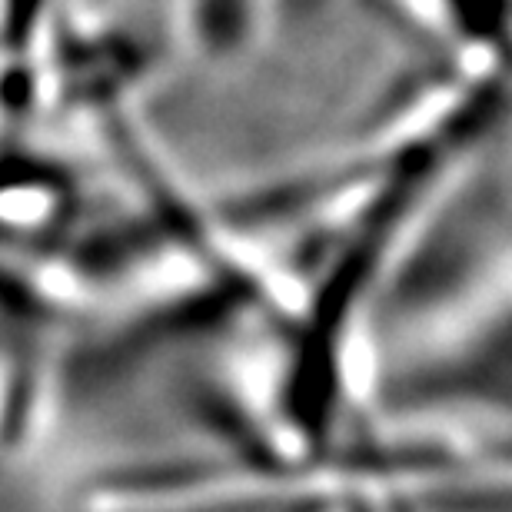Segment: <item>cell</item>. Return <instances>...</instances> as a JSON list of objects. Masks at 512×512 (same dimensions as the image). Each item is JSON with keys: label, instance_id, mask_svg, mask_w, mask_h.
I'll use <instances>...</instances> for the list:
<instances>
[{"label": "cell", "instance_id": "6da1fadb", "mask_svg": "<svg viewBox=\"0 0 512 512\" xmlns=\"http://www.w3.org/2000/svg\"><path fill=\"white\" fill-rule=\"evenodd\" d=\"M187 30L203 57L227 60L250 44L260 27L263 0H183Z\"/></svg>", "mask_w": 512, "mask_h": 512}, {"label": "cell", "instance_id": "7a4b0ae2", "mask_svg": "<svg viewBox=\"0 0 512 512\" xmlns=\"http://www.w3.org/2000/svg\"><path fill=\"white\" fill-rule=\"evenodd\" d=\"M0 366H4V346H0ZM0 373H4V370H0Z\"/></svg>", "mask_w": 512, "mask_h": 512}]
</instances>
